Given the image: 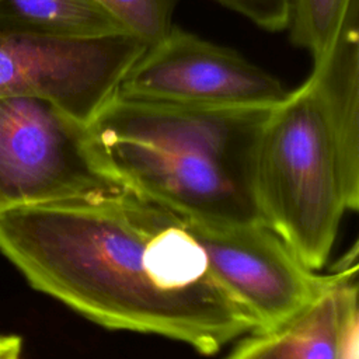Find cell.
<instances>
[{"label": "cell", "mask_w": 359, "mask_h": 359, "mask_svg": "<svg viewBox=\"0 0 359 359\" xmlns=\"http://www.w3.org/2000/svg\"><path fill=\"white\" fill-rule=\"evenodd\" d=\"M0 251L34 289L107 328L203 355L255 331L182 217L123 188L1 212Z\"/></svg>", "instance_id": "6da1fadb"}, {"label": "cell", "mask_w": 359, "mask_h": 359, "mask_svg": "<svg viewBox=\"0 0 359 359\" xmlns=\"http://www.w3.org/2000/svg\"><path fill=\"white\" fill-rule=\"evenodd\" d=\"M273 108H210L114 95L86 125L97 165L119 187L191 220L264 222L254 171Z\"/></svg>", "instance_id": "7a4b0ae2"}, {"label": "cell", "mask_w": 359, "mask_h": 359, "mask_svg": "<svg viewBox=\"0 0 359 359\" xmlns=\"http://www.w3.org/2000/svg\"><path fill=\"white\" fill-rule=\"evenodd\" d=\"M255 201L262 220L310 269L327 262L344 212L359 206V31L349 14L327 59L271 112Z\"/></svg>", "instance_id": "3957f363"}, {"label": "cell", "mask_w": 359, "mask_h": 359, "mask_svg": "<svg viewBox=\"0 0 359 359\" xmlns=\"http://www.w3.org/2000/svg\"><path fill=\"white\" fill-rule=\"evenodd\" d=\"M184 223L206 254L220 286L252 317L254 332H269L299 314L323 292L358 272L356 252L328 275L307 268L265 223Z\"/></svg>", "instance_id": "277c9868"}, {"label": "cell", "mask_w": 359, "mask_h": 359, "mask_svg": "<svg viewBox=\"0 0 359 359\" xmlns=\"http://www.w3.org/2000/svg\"><path fill=\"white\" fill-rule=\"evenodd\" d=\"M147 46L129 32L67 38L0 31V98L45 100L87 125Z\"/></svg>", "instance_id": "5b68a950"}, {"label": "cell", "mask_w": 359, "mask_h": 359, "mask_svg": "<svg viewBox=\"0 0 359 359\" xmlns=\"http://www.w3.org/2000/svg\"><path fill=\"white\" fill-rule=\"evenodd\" d=\"M115 188L91 156L86 125L45 100L0 98V213Z\"/></svg>", "instance_id": "8992f818"}, {"label": "cell", "mask_w": 359, "mask_h": 359, "mask_svg": "<svg viewBox=\"0 0 359 359\" xmlns=\"http://www.w3.org/2000/svg\"><path fill=\"white\" fill-rule=\"evenodd\" d=\"M123 98L210 108H276L283 83L234 49L172 25L121 80Z\"/></svg>", "instance_id": "52a82bcc"}, {"label": "cell", "mask_w": 359, "mask_h": 359, "mask_svg": "<svg viewBox=\"0 0 359 359\" xmlns=\"http://www.w3.org/2000/svg\"><path fill=\"white\" fill-rule=\"evenodd\" d=\"M358 272L323 292L272 332L280 359H341L346 321L358 307Z\"/></svg>", "instance_id": "ba28073f"}, {"label": "cell", "mask_w": 359, "mask_h": 359, "mask_svg": "<svg viewBox=\"0 0 359 359\" xmlns=\"http://www.w3.org/2000/svg\"><path fill=\"white\" fill-rule=\"evenodd\" d=\"M0 31L67 38L126 32L93 0H0Z\"/></svg>", "instance_id": "9c48e42d"}, {"label": "cell", "mask_w": 359, "mask_h": 359, "mask_svg": "<svg viewBox=\"0 0 359 359\" xmlns=\"http://www.w3.org/2000/svg\"><path fill=\"white\" fill-rule=\"evenodd\" d=\"M358 0H290V42L309 52L313 65L332 52L346 18Z\"/></svg>", "instance_id": "30bf717a"}, {"label": "cell", "mask_w": 359, "mask_h": 359, "mask_svg": "<svg viewBox=\"0 0 359 359\" xmlns=\"http://www.w3.org/2000/svg\"><path fill=\"white\" fill-rule=\"evenodd\" d=\"M126 32L147 45L163 39L172 27L177 0H93Z\"/></svg>", "instance_id": "8fae6325"}, {"label": "cell", "mask_w": 359, "mask_h": 359, "mask_svg": "<svg viewBox=\"0 0 359 359\" xmlns=\"http://www.w3.org/2000/svg\"><path fill=\"white\" fill-rule=\"evenodd\" d=\"M244 17L254 25L269 31H285L289 21L290 0H213Z\"/></svg>", "instance_id": "7c38bea8"}, {"label": "cell", "mask_w": 359, "mask_h": 359, "mask_svg": "<svg viewBox=\"0 0 359 359\" xmlns=\"http://www.w3.org/2000/svg\"><path fill=\"white\" fill-rule=\"evenodd\" d=\"M227 359H280L272 332H251Z\"/></svg>", "instance_id": "4fadbf2b"}, {"label": "cell", "mask_w": 359, "mask_h": 359, "mask_svg": "<svg viewBox=\"0 0 359 359\" xmlns=\"http://www.w3.org/2000/svg\"><path fill=\"white\" fill-rule=\"evenodd\" d=\"M21 338L17 335H0V359H20Z\"/></svg>", "instance_id": "5bb4252c"}]
</instances>
